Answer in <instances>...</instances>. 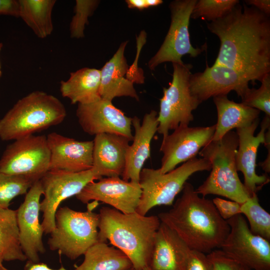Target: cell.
I'll return each mask as SVG.
<instances>
[{"mask_svg":"<svg viewBox=\"0 0 270 270\" xmlns=\"http://www.w3.org/2000/svg\"><path fill=\"white\" fill-rule=\"evenodd\" d=\"M220 40L214 64L261 82L270 72V20L253 6L237 4L222 18L207 24Z\"/></svg>","mask_w":270,"mask_h":270,"instance_id":"obj_1","label":"cell"},{"mask_svg":"<svg viewBox=\"0 0 270 270\" xmlns=\"http://www.w3.org/2000/svg\"><path fill=\"white\" fill-rule=\"evenodd\" d=\"M182 196L167 212L158 216L191 250L208 254L220 247L230 232L212 200L200 197L186 182Z\"/></svg>","mask_w":270,"mask_h":270,"instance_id":"obj_2","label":"cell"},{"mask_svg":"<svg viewBox=\"0 0 270 270\" xmlns=\"http://www.w3.org/2000/svg\"><path fill=\"white\" fill-rule=\"evenodd\" d=\"M98 242L110 243L124 252L135 270L149 266L156 232L158 216H142L134 212L124 214L104 206L100 208Z\"/></svg>","mask_w":270,"mask_h":270,"instance_id":"obj_3","label":"cell"},{"mask_svg":"<svg viewBox=\"0 0 270 270\" xmlns=\"http://www.w3.org/2000/svg\"><path fill=\"white\" fill-rule=\"evenodd\" d=\"M66 116L63 104L39 90L20 99L0 120V138L15 140L61 123Z\"/></svg>","mask_w":270,"mask_h":270,"instance_id":"obj_4","label":"cell"},{"mask_svg":"<svg viewBox=\"0 0 270 270\" xmlns=\"http://www.w3.org/2000/svg\"><path fill=\"white\" fill-rule=\"evenodd\" d=\"M238 144V135L231 130L221 139L210 142L199 152L200 156L209 160L211 170L206 179L196 190L198 194L202 197L220 196L240 204L250 197L236 167Z\"/></svg>","mask_w":270,"mask_h":270,"instance_id":"obj_5","label":"cell"},{"mask_svg":"<svg viewBox=\"0 0 270 270\" xmlns=\"http://www.w3.org/2000/svg\"><path fill=\"white\" fill-rule=\"evenodd\" d=\"M210 170L208 160L196 157L164 174L160 172L158 168H142L138 181L142 193L136 212L146 216L154 206L172 205L190 176L198 172Z\"/></svg>","mask_w":270,"mask_h":270,"instance_id":"obj_6","label":"cell"},{"mask_svg":"<svg viewBox=\"0 0 270 270\" xmlns=\"http://www.w3.org/2000/svg\"><path fill=\"white\" fill-rule=\"evenodd\" d=\"M98 214L90 208L85 212L68 206L58 208L55 228L48 242L50 248L76 260L98 242Z\"/></svg>","mask_w":270,"mask_h":270,"instance_id":"obj_7","label":"cell"},{"mask_svg":"<svg viewBox=\"0 0 270 270\" xmlns=\"http://www.w3.org/2000/svg\"><path fill=\"white\" fill-rule=\"evenodd\" d=\"M172 79L168 88H163L158 115L157 132L167 136L170 130L179 126H188L194 120L192 112L201 104L191 93L190 77L192 66L172 63Z\"/></svg>","mask_w":270,"mask_h":270,"instance_id":"obj_8","label":"cell"},{"mask_svg":"<svg viewBox=\"0 0 270 270\" xmlns=\"http://www.w3.org/2000/svg\"><path fill=\"white\" fill-rule=\"evenodd\" d=\"M196 0H175L169 8L171 22L168 32L160 47L148 62L150 70L165 62L181 63L182 56L189 54L196 58L206 50L205 44L200 48H194L190 43L189 23Z\"/></svg>","mask_w":270,"mask_h":270,"instance_id":"obj_9","label":"cell"},{"mask_svg":"<svg viewBox=\"0 0 270 270\" xmlns=\"http://www.w3.org/2000/svg\"><path fill=\"white\" fill-rule=\"evenodd\" d=\"M50 158L46 136L30 135L6 146L0 158V172L38 180L49 170Z\"/></svg>","mask_w":270,"mask_h":270,"instance_id":"obj_10","label":"cell"},{"mask_svg":"<svg viewBox=\"0 0 270 270\" xmlns=\"http://www.w3.org/2000/svg\"><path fill=\"white\" fill-rule=\"evenodd\" d=\"M102 178L92 168L76 172L48 170L40 180L44 196L40 208L44 233L50 234L55 228L56 213L62 201L77 195L89 182Z\"/></svg>","mask_w":270,"mask_h":270,"instance_id":"obj_11","label":"cell"},{"mask_svg":"<svg viewBox=\"0 0 270 270\" xmlns=\"http://www.w3.org/2000/svg\"><path fill=\"white\" fill-rule=\"evenodd\" d=\"M230 232L220 248L252 270H270V242L254 234L242 214L226 220Z\"/></svg>","mask_w":270,"mask_h":270,"instance_id":"obj_12","label":"cell"},{"mask_svg":"<svg viewBox=\"0 0 270 270\" xmlns=\"http://www.w3.org/2000/svg\"><path fill=\"white\" fill-rule=\"evenodd\" d=\"M216 125L209 126H179L162 138L160 151L163 156L160 172L164 174L194 157L212 140Z\"/></svg>","mask_w":270,"mask_h":270,"instance_id":"obj_13","label":"cell"},{"mask_svg":"<svg viewBox=\"0 0 270 270\" xmlns=\"http://www.w3.org/2000/svg\"><path fill=\"white\" fill-rule=\"evenodd\" d=\"M259 122L258 118L248 126L236 128V132L238 140L236 154V167L238 172H241L243 174V184L250 196L256 194L270 182L267 174H256V162L258 148L260 144L264 143L266 130L270 128V116L265 115L260 124V130L254 136Z\"/></svg>","mask_w":270,"mask_h":270,"instance_id":"obj_14","label":"cell"},{"mask_svg":"<svg viewBox=\"0 0 270 270\" xmlns=\"http://www.w3.org/2000/svg\"><path fill=\"white\" fill-rule=\"evenodd\" d=\"M83 130L91 136L110 134L133 140L132 118L127 116L112 102L100 98L88 104H78L76 111Z\"/></svg>","mask_w":270,"mask_h":270,"instance_id":"obj_15","label":"cell"},{"mask_svg":"<svg viewBox=\"0 0 270 270\" xmlns=\"http://www.w3.org/2000/svg\"><path fill=\"white\" fill-rule=\"evenodd\" d=\"M44 192L40 180L36 181L16 210L20 244L28 262L38 263L39 255L45 252L42 242L44 230L40 222V198Z\"/></svg>","mask_w":270,"mask_h":270,"instance_id":"obj_16","label":"cell"},{"mask_svg":"<svg viewBox=\"0 0 270 270\" xmlns=\"http://www.w3.org/2000/svg\"><path fill=\"white\" fill-rule=\"evenodd\" d=\"M141 193L138 183L113 176L89 182L76 196L83 204L100 201L124 214H130L136 212Z\"/></svg>","mask_w":270,"mask_h":270,"instance_id":"obj_17","label":"cell"},{"mask_svg":"<svg viewBox=\"0 0 270 270\" xmlns=\"http://www.w3.org/2000/svg\"><path fill=\"white\" fill-rule=\"evenodd\" d=\"M250 81L242 73L222 65L206 66L203 72L191 74L190 88L192 94L200 102L234 91L241 98L250 88Z\"/></svg>","mask_w":270,"mask_h":270,"instance_id":"obj_18","label":"cell"},{"mask_svg":"<svg viewBox=\"0 0 270 270\" xmlns=\"http://www.w3.org/2000/svg\"><path fill=\"white\" fill-rule=\"evenodd\" d=\"M46 138L50 153L49 170L76 172L92 168L93 140L78 141L55 132Z\"/></svg>","mask_w":270,"mask_h":270,"instance_id":"obj_19","label":"cell"},{"mask_svg":"<svg viewBox=\"0 0 270 270\" xmlns=\"http://www.w3.org/2000/svg\"><path fill=\"white\" fill-rule=\"evenodd\" d=\"M158 112L152 110L144 114L140 123L136 116L132 118L134 130L132 144L126 152V164L122 179L138 183L140 175L145 162L150 157L152 140L157 132Z\"/></svg>","mask_w":270,"mask_h":270,"instance_id":"obj_20","label":"cell"},{"mask_svg":"<svg viewBox=\"0 0 270 270\" xmlns=\"http://www.w3.org/2000/svg\"><path fill=\"white\" fill-rule=\"evenodd\" d=\"M130 142L126 137L115 134L95 136L92 168L101 178L122 176Z\"/></svg>","mask_w":270,"mask_h":270,"instance_id":"obj_21","label":"cell"},{"mask_svg":"<svg viewBox=\"0 0 270 270\" xmlns=\"http://www.w3.org/2000/svg\"><path fill=\"white\" fill-rule=\"evenodd\" d=\"M190 251L173 230L160 222L149 266L153 270H184Z\"/></svg>","mask_w":270,"mask_h":270,"instance_id":"obj_22","label":"cell"},{"mask_svg":"<svg viewBox=\"0 0 270 270\" xmlns=\"http://www.w3.org/2000/svg\"><path fill=\"white\" fill-rule=\"evenodd\" d=\"M128 42H122L113 56L100 70V96L101 98L112 102L116 97L130 96L139 100L133 82L124 76L129 66L124 56Z\"/></svg>","mask_w":270,"mask_h":270,"instance_id":"obj_23","label":"cell"},{"mask_svg":"<svg viewBox=\"0 0 270 270\" xmlns=\"http://www.w3.org/2000/svg\"><path fill=\"white\" fill-rule=\"evenodd\" d=\"M218 114V120L212 140L221 139L234 128L248 126L259 118L260 111L230 100L227 95L213 98Z\"/></svg>","mask_w":270,"mask_h":270,"instance_id":"obj_24","label":"cell"},{"mask_svg":"<svg viewBox=\"0 0 270 270\" xmlns=\"http://www.w3.org/2000/svg\"><path fill=\"white\" fill-rule=\"evenodd\" d=\"M100 70L84 68L70 74L69 78L60 83L62 96L72 104H88L100 100Z\"/></svg>","mask_w":270,"mask_h":270,"instance_id":"obj_25","label":"cell"},{"mask_svg":"<svg viewBox=\"0 0 270 270\" xmlns=\"http://www.w3.org/2000/svg\"><path fill=\"white\" fill-rule=\"evenodd\" d=\"M84 258L74 270H130L133 268L128 257L118 248L98 242L84 254Z\"/></svg>","mask_w":270,"mask_h":270,"instance_id":"obj_26","label":"cell"},{"mask_svg":"<svg viewBox=\"0 0 270 270\" xmlns=\"http://www.w3.org/2000/svg\"><path fill=\"white\" fill-rule=\"evenodd\" d=\"M19 16L40 38L53 30L52 14L55 0H18Z\"/></svg>","mask_w":270,"mask_h":270,"instance_id":"obj_27","label":"cell"},{"mask_svg":"<svg viewBox=\"0 0 270 270\" xmlns=\"http://www.w3.org/2000/svg\"><path fill=\"white\" fill-rule=\"evenodd\" d=\"M0 255L4 261L27 260L20 244L16 210L0 208Z\"/></svg>","mask_w":270,"mask_h":270,"instance_id":"obj_28","label":"cell"},{"mask_svg":"<svg viewBox=\"0 0 270 270\" xmlns=\"http://www.w3.org/2000/svg\"><path fill=\"white\" fill-rule=\"evenodd\" d=\"M240 212L254 234L270 241V214L260 206L257 194L241 204Z\"/></svg>","mask_w":270,"mask_h":270,"instance_id":"obj_29","label":"cell"},{"mask_svg":"<svg viewBox=\"0 0 270 270\" xmlns=\"http://www.w3.org/2000/svg\"><path fill=\"white\" fill-rule=\"evenodd\" d=\"M36 182L27 176L0 172V208H8L14 198L26 194Z\"/></svg>","mask_w":270,"mask_h":270,"instance_id":"obj_30","label":"cell"},{"mask_svg":"<svg viewBox=\"0 0 270 270\" xmlns=\"http://www.w3.org/2000/svg\"><path fill=\"white\" fill-rule=\"evenodd\" d=\"M238 0H199L192 10L190 18L214 22L224 16L239 4Z\"/></svg>","mask_w":270,"mask_h":270,"instance_id":"obj_31","label":"cell"},{"mask_svg":"<svg viewBox=\"0 0 270 270\" xmlns=\"http://www.w3.org/2000/svg\"><path fill=\"white\" fill-rule=\"evenodd\" d=\"M258 88H250L242 98V103L262 111L270 116V75L266 74Z\"/></svg>","mask_w":270,"mask_h":270,"instance_id":"obj_32","label":"cell"},{"mask_svg":"<svg viewBox=\"0 0 270 270\" xmlns=\"http://www.w3.org/2000/svg\"><path fill=\"white\" fill-rule=\"evenodd\" d=\"M74 6L75 14L70 25L72 38H80L84 36L85 26L100 2L95 0H76Z\"/></svg>","mask_w":270,"mask_h":270,"instance_id":"obj_33","label":"cell"},{"mask_svg":"<svg viewBox=\"0 0 270 270\" xmlns=\"http://www.w3.org/2000/svg\"><path fill=\"white\" fill-rule=\"evenodd\" d=\"M213 270H252L240 262L229 256L220 249H216L208 254Z\"/></svg>","mask_w":270,"mask_h":270,"instance_id":"obj_34","label":"cell"},{"mask_svg":"<svg viewBox=\"0 0 270 270\" xmlns=\"http://www.w3.org/2000/svg\"><path fill=\"white\" fill-rule=\"evenodd\" d=\"M212 201L220 216L226 221L241 214V204L218 197L214 198Z\"/></svg>","mask_w":270,"mask_h":270,"instance_id":"obj_35","label":"cell"},{"mask_svg":"<svg viewBox=\"0 0 270 270\" xmlns=\"http://www.w3.org/2000/svg\"><path fill=\"white\" fill-rule=\"evenodd\" d=\"M184 270H213L206 254L191 250Z\"/></svg>","mask_w":270,"mask_h":270,"instance_id":"obj_36","label":"cell"},{"mask_svg":"<svg viewBox=\"0 0 270 270\" xmlns=\"http://www.w3.org/2000/svg\"><path fill=\"white\" fill-rule=\"evenodd\" d=\"M0 14L18 17V1L16 0H0Z\"/></svg>","mask_w":270,"mask_h":270,"instance_id":"obj_37","label":"cell"},{"mask_svg":"<svg viewBox=\"0 0 270 270\" xmlns=\"http://www.w3.org/2000/svg\"><path fill=\"white\" fill-rule=\"evenodd\" d=\"M244 2L247 6H253L269 16L270 14V0H246L244 1Z\"/></svg>","mask_w":270,"mask_h":270,"instance_id":"obj_38","label":"cell"},{"mask_svg":"<svg viewBox=\"0 0 270 270\" xmlns=\"http://www.w3.org/2000/svg\"><path fill=\"white\" fill-rule=\"evenodd\" d=\"M0 270H9L4 266L0 268ZM25 270H68L66 269L62 266L59 269L53 270L49 268L46 264L44 263L33 264L28 262L26 266Z\"/></svg>","mask_w":270,"mask_h":270,"instance_id":"obj_39","label":"cell"},{"mask_svg":"<svg viewBox=\"0 0 270 270\" xmlns=\"http://www.w3.org/2000/svg\"><path fill=\"white\" fill-rule=\"evenodd\" d=\"M126 2L130 8L142 10L148 8L146 0H127Z\"/></svg>","mask_w":270,"mask_h":270,"instance_id":"obj_40","label":"cell"},{"mask_svg":"<svg viewBox=\"0 0 270 270\" xmlns=\"http://www.w3.org/2000/svg\"><path fill=\"white\" fill-rule=\"evenodd\" d=\"M148 7L156 6L163 2L162 0H146Z\"/></svg>","mask_w":270,"mask_h":270,"instance_id":"obj_41","label":"cell"},{"mask_svg":"<svg viewBox=\"0 0 270 270\" xmlns=\"http://www.w3.org/2000/svg\"><path fill=\"white\" fill-rule=\"evenodd\" d=\"M2 46H3V44L2 42H0V51L2 49ZM2 75V70H1V66H0V78L1 77Z\"/></svg>","mask_w":270,"mask_h":270,"instance_id":"obj_42","label":"cell"},{"mask_svg":"<svg viewBox=\"0 0 270 270\" xmlns=\"http://www.w3.org/2000/svg\"><path fill=\"white\" fill-rule=\"evenodd\" d=\"M139 270H152L150 266H146Z\"/></svg>","mask_w":270,"mask_h":270,"instance_id":"obj_43","label":"cell"},{"mask_svg":"<svg viewBox=\"0 0 270 270\" xmlns=\"http://www.w3.org/2000/svg\"><path fill=\"white\" fill-rule=\"evenodd\" d=\"M3 260L2 258L1 257L0 255V268L3 266L2 265V262H3Z\"/></svg>","mask_w":270,"mask_h":270,"instance_id":"obj_44","label":"cell"},{"mask_svg":"<svg viewBox=\"0 0 270 270\" xmlns=\"http://www.w3.org/2000/svg\"><path fill=\"white\" fill-rule=\"evenodd\" d=\"M130 270H135L134 268H132V269H131Z\"/></svg>","mask_w":270,"mask_h":270,"instance_id":"obj_45","label":"cell"}]
</instances>
